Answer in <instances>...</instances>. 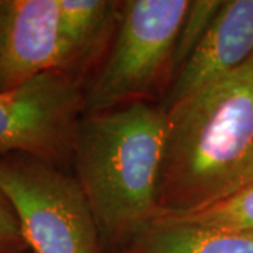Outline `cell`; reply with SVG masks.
I'll use <instances>...</instances> for the list:
<instances>
[{
    "instance_id": "4",
    "label": "cell",
    "mask_w": 253,
    "mask_h": 253,
    "mask_svg": "<svg viewBox=\"0 0 253 253\" xmlns=\"http://www.w3.org/2000/svg\"><path fill=\"white\" fill-rule=\"evenodd\" d=\"M0 187L31 253H104L89 200L75 173L33 155H0Z\"/></svg>"
},
{
    "instance_id": "5",
    "label": "cell",
    "mask_w": 253,
    "mask_h": 253,
    "mask_svg": "<svg viewBox=\"0 0 253 253\" xmlns=\"http://www.w3.org/2000/svg\"><path fill=\"white\" fill-rule=\"evenodd\" d=\"M84 114V82L46 72L0 91V155L23 152L69 170Z\"/></svg>"
},
{
    "instance_id": "12",
    "label": "cell",
    "mask_w": 253,
    "mask_h": 253,
    "mask_svg": "<svg viewBox=\"0 0 253 253\" xmlns=\"http://www.w3.org/2000/svg\"><path fill=\"white\" fill-rule=\"evenodd\" d=\"M27 252L16 211L0 187V253Z\"/></svg>"
},
{
    "instance_id": "7",
    "label": "cell",
    "mask_w": 253,
    "mask_h": 253,
    "mask_svg": "<svg viewBox=\"0 0 253 253\" xmlns=\"http://www.w3.org/2000/svg\"><path fill=\"white\" fill-rule=\"evenodd\" d=\"M253 56V0H224L204 38L173 79L161 103L165 111Z\"/></svg>"
},
{
    "instance_id": "1",
    "label": "cell",
    "mask_w": 253,
    "mask_h": 253,
    "mask_svg": "<svg viewBox=\"0 0 253 253\" xmlns=\"http://www.w3.org/2000/svg\"><path fill=\"white\" fill-rule=\"evenodd\" d=\"M166 117L158 215L206 207L253 186V56L173 104Z\"/></svg>"
},
{
    "instance_id": "6",
    "label": "cell",
    "mask_w": 253,
    "mask_h": 253,
    "mask_svg": "<svg viewBox=\"0 0 253 253\" xmlns=\"http://www.w3.org/2000/svg\"><path fill=\"white\" fill-rule=\"evenodd\" d=\"M46 72L81 78L62 33L59 0H10L0 59V91L17 89Z\"/></svg>"
},
{
    "instance_id": "9",
    "label": "cell",
    "mask_w": 253,
    "mask_h": 253,
    "mask_svg": "<svg viewBox=\"0 0 253 253\" xmlns=\"http://www.w3.org/2000/svg\"><path fill=\"white\" fill-rule=\"evenodd\" d=\"M126 253H253V234L152 224Z\"/></svg>"
},
{
    "instance_id": "13",
    "label": "cell",
    "mask_w": 253,
    "mask_h": 253,
    "mask_svg": "<svg viewBox=\"0 0 253 253\" xmlns=\"http://www.w3.org/2000/svg\"><path fill=\"white\" fill-rule=\"evenodd\" d=\"M9 4L10 0H0V59H1V52H3L4 34H6V26H7V17H9Z\"/></svg>"
},
{
    "instance_id": "11",
    "label": "cell",
    "mask_w": 253,
    "mask_h": 253,
    "mask_svg": "<svg viewBox=\"0 0 253 253\" xmlns=\"http://www.w3.org/2000/svg\"><path fill=\"white\" fill-rule=\"evenodd\" d=\"M222 3L224 0H190L189 9L183 18L174 48L173 79L199 46Z\"/></svg>"
},
{
    "instance_id": "2",
    "label": "cell",
    "mask_w": 253,
    "mask_h": 253,
    "mask_svg": "<svg viewBox=\"0 0 253 253\" xmlns=\"http://www.w3.org/2000/svg\"><path fill=\"white\" fill-rule=\"evenodd\" d=\"M166 126V111L148 101L82 117L73 169L104 253L128 252L158 215Z\"/></svg>"
},
{
    "instance_id": "8",
    "label": "cell",
    "mask_w": 253,
    "mask_h": 253,
    "mask_svg": "<svg viewBox=\"0 0 253 253\" xmlns=\"http://www.w3.org/2000/svg\"><path fill=\"white\" fill-rule=\"evenodd\" d=\"M123 1L59 0L61 27L83 81L91 65L103 59L114 37Z\"/></svg>"
},
{
    "instance_id": "10",
    "label": "cell",
    "mask_w": 253,
    "mask_h": 253,
    "mask_svg": "<svg viewBox=\"0 0 253 253\" xmlns=\"http://www.w3.org/2000/svg\"><path fill=\"white\" fill-rule=\"evenodd\" d=\"M152 224H173L201 229L253 234V186L206 207L181 214L158 215Z\"/></svg>"
},
{
    "instance_id": "3",
    "label": "cell",
    "mask_w": 253,
    "mask_h": 253,
    "mask_svg": "<svg viewBox=\"0 0 253 253\" xmlns=\"http://www.w3.org/2000/svg\"><path fill=\"white\" fill-rule=\"evenodd\" d=\"M190 0L123 1L117 28L91 78L84 114L165 99L173 82L177 34Z\"/></svg>"
}]
</instances>
